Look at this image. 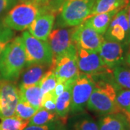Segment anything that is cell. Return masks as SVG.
Returning a JSON list of instances; mask_svg holds the SVG:
<instances>
[{"mask_svg": "<svg viewBox=\"0 0 130 130\" xmlns=\"http://www.w3.org/2000/svg\"><path fill=\"white\" fill-rule=\"evenodd\" d=\"M125 63L126 65L130 68V48L129 49L128 52L126 53L125 56Z\"/></svg>", "mask_w": 130, "mask_h": 130, "instance_id": "36", "label": "cell"}, {"mask_svg": "<svg viewBox=\"0 0 130 130\" xmlns=\"http://www.w3.org/2000/svg\"><path fill=\"white\" fill-rule=\"evenodd\" d=\"M111 74L93 77L95 86L86 106L89 110L101 116L121 113L116 101V93L121 88L116 84Z\"/></svg>", "mask_w": 130, "mask_h": 130, "instance_id": "1", "label": "cell"}, {"mask_svg": "<svg viewBox=\"0 0 130 130\" xmlns=\"http://www.w3.org/2000/svg\"><path fill=\"white\" fill-rule=\"evenodd\" d=\"M55 130H67V128L65 126V124H64L61 122H60L59 124L58 125V126L56 127V129Z\"/></svg>", "mask_w": 130, "mask_h": 130, "instance_id": "37", "label": "cell"}, {"mask_svg": "<svg viewBox=\"0 0 130 130\" xmlns=\"http://www.w3.org/2000/svg\"><path fill=\"white\" fill-rule=\"evenodd\" d=\"M19 0H0V25L7 13L14 5L18 4Z\"/></svg>", "mask_w": 130, "mask_h": 130, "instance_id": "30", "label": "cell"}, {"mask_svg": "<svg viewBox=\"0 0 130 130\" xmlns=\"http://www.w3.org/2000/svg\"><path fill=\"white\" fill-rule=\"evenodd\" d=\"M129 0H95L89 17L94 14L120 10L126 7Z\"/></svg>", "mask_w": 130, "mask_h": 130, "instance_id": "20", "label": "cell"}, {"mask_svg": "<svg viewBox=\"0 0 130 130\" xmlns=\"http://www.w3.org/2000/svg\"><path fill=\"white\" fill-rule=\"evenodd\" d=\"M67 83H65V82H62V81H58L57 80V83L56 85V87L54 90L52 95L54 98L56 100V98L59 97L60 95H61L63 92L65 90L66 87H67Z\"/></svg>", "mask_w": 130, "mask_h": 130, "instance_id": "33", "label": "cell"}, {"mask_svg": "<svg viewBox=\"0 0 130 130\" xmlns=\"http://www.w3.org/2000/svg\"><path fill=\"white\" fill-rule=\"evenodd\" d=\"M19 1H20V2H25V1H34V0H19Z\"/></svg>", "mask_w": 130, "mask_h": 130, "instance_id": "38", "label": "cell"}, {"mask_svg": "<svg viewBox=\"0 0 130 130\" xmlns=\"http://www.w3.org/2000/svg\"><path fill=\"white\" fill-rule=\"evenodd\" d=\"M124 45L116 41L104 40L99 48L98 54L107 67L113 70L125 62Z\"/></svg>", "mask_w": 130, "mask_h": 130, "instance_id": "13", "label": "cell"}, {"mask_svg": "<svg viewBox=\"0 0 130 130\" xmlns=\"http://www.w3.org/2000/svg\"><path fill=\"white\" fill-rule=\"evenodd\" d=\"M95 86L93 77L79 74L72 83L70 111L72 113L83 112L87 106L89 98Z\"/></svg>", "mask_w": 130, "mask_h": 130, "instance_id": "6", "label": "cell"}, {"mask_svg": "<svg viewBox=\"0 0 130 130\" xmlns=\"http://www.w3.org/2000/svg\"><path fill=\"white\" fill-rule=\"evenodd\" d=\"M19 101V88L13 82H0V119H4L14 116Z\"/></svg>", "mask_w": 130, "mask_h": 130, "instance_id": "11", "label": "cell"}, {"mask_svg": "<svg viewBox=\"0 0 130 130\" xmlns=\"http://www.w3.org/2000/svg\"><path fill=\"white\" fill-rule=\"evenodd\" d=\"M43 94L39 85L19 87V98L28 103L38 110L41 107Z\"/></svg>", "mask_w": 130, "mask_h": 130, "instance_id": "19", "label": "cell"}, {"mask_svg": "<svg viewBox=\"0 0 130 130\" xmlns=\"http://www.w3.org/2000/svg\"><path fill=\"white\" fill-rule=\"evenodd\" d=\"M119 10H113L111 12L94 14L86 19L84 23L95 30L99 34L103 36L107 30L113 16Z\"/></svg>", "mask_w": 130, "mask_h": 130, "instance_id": "18", "label": "cell"}, {"mask_svg": "<svg viewBox=\"0 0 130 130\" xmlns=\"http://www.w3.org/2000/svg\"><path fill=\"white\" fill-rule=\"evenodd\" d=\"M103 38L104 40L119 42L124 46L129 45L126 7L120 9L113 16Z\"/></svg>", "mask_w": 130, "mask_h": 130, "instance_id": "10", "label": "cell"}, {"mask_svg": "<svg viewBox=\"0 0 130 130\" xmlns=\"http://www.w3.org/2000/svg\"><path fill=\"white\" fill-rule=\"evenodd\" d=\"M60 122V121L58 120V121L51 122V123L47 124H45V125H28L24 129V130H55Z\"/></svg>", "mask_w": 130, "mask_h": 130, "instance_id": "32", "label": "cell"}, {"mask_svg": "<svg viewBox=\"0 0 130 130\" xmlns=\"http://www.w3.org/2000/svg\"><path fill=\"white\" fill-rule=\"evenodd\" d=\"M74 130H99L98 123L89 116H84L77 119L73 124Z\"/></svg>", "mask_w": 130, "mask_h": 130, "instance_id": "27", "label": "cell"}, {"mask_svg": "<svg viewBox=\"0 0 130 130\" xmlns=\"http://www.w3.org/2000/svg\"><path fill=\"white\" fill-rule=\"evenodd\" d=\"M116 101L121 113L126 117L130 123V90L121 88L116 93Z\"/></svg>", "mask_w": 130, "mask_h": 130, "instance_id": "24", "label": "cell"}, {"mask_svg": "<svg viewBox=\"0 0 130 130\" xmlns=\"http://www.w3.org/2000/svg\"><path fill=\"white\" fill-rule=\"evenodd\" d=\"M37 111V108L19 98V101L15 108L14 116L23 120H29Z\"/></svg>", "mask_w": 130, "mask_h": 130, "instance_id": "26", "label": "cell"}, {"mask_svg": "<svg viewBox=\"0 0 130 130\" xmlns=\"http://www.w3.org/2000/svg\"><path fill=\"white\" fill-rule=\"evenodd\" d=\"M58 81L74 82L79 75L77 61V48L73 45L68 51L52 62Z\"/></svg>", "mask_w": 130, "mask_h": 130, "instance_id": "7", "label": "cell"}, {"mask_svg": "<svg viewBox=\"0 0 130 130\" xmlns=\"http://www.w3.org/2000/svg\"><path fill=\"white\" fill-rule=\"evenodd\" d=\"M99 130H128L129 122L123 113L103 116L98 123Z\"/></svg>", "mask_w": 130, "mask_h": 130, "instance_id": "15", "label": "cell"}, {"mask_svg": "<svg viewBox=\"0 0 130 130\" xmlns=\"http://www.w3.org/2000/svg\"><path fill=\"white\" fill-rule=\"evenodd\" d=\"M36 2H37L38 4L41 5L43 7H46V5L51 1V0H34Z\"/></svg>", "mask_w": 130, "mask_h": 130, "instance_id": "35", "label": "cell"}, {"mask_svg": "<svg viewBox=\"0 0 130 130\" xmlns=\"http://www.w3.org/2000/svg\"><path fill=\"white\" fill-rule=\"evenodd\" d=\"M77 61L80 74L93 77L113 72L106 66L98 52L77 48Z\"/></svg>", "mask_w": 130, "mask_h": 130, "instance_id": "8", "label": "cell"}, {"mask_svg": "<svg viewBox=\"0 0 130 130\" xmlns=\"http://www.w3.org/2000/svg\"><path fill=\"white\" fill-rule=\"evenodd\" d=\"M29 120H23L13 116L2 119L0 122V130H24L28 125Z\"/></svg>", "mask_w": 130, "mask_h": 130, "instance_id": "25", "label": "cell"}, {"mask_svg": "<svg viewBox=\"0 0 130 130\" xmlns=\"http://www.w3.org/2000/svg\"><path fill=\"white\" fill-rule=\"evenodd\" d=\"M113 77L116 84L124 89L130 90V68L121 65L113 70Z\"/></svg>", "mask_w": 130, "mask_h": 130, "instance_id": "22", "label": "cell"}, {"mask_svg": "<svg viewBox=\"0 0 130 130\" xmlns=\"http://www.w3.org/2000/svg\"><path fill=\"white\" fill-rule=\"evenodd\" d=\"M103 41V36L99 34L84 22L74 27L72 41L77 48L98 53Z\"/></svg>", "mask_w": 130, "mask_h": 130, "instance_id": "9", "label": "cell"}, {"mask_svg": "<svg viewBox=\"0 0 130 130\" xmlns=\"http://www.w3.org/2000/svg\"><path fill=\"white\" fill-rule=\"evenodd\" d=\"M65 1L66 0H51L45 7L48 12H50L51 13L57 15Z\"/></svg>", "mask_w": 130, "mask_h": 130, "instance_id": "31", "label": "cell"}, {"mask_svg": "<svg viewBox=\"0 0 130 130\" xmlns=\"http://www.w3.org/2000/svg\"><path fill=\"white\" fill-rule=\"evenodd\" d=\"M2 80V77H1V75H0V82H1Z\"/></svg>", "mask_w": 130, "mask_h": 130, "instance_id": "40", "label": "cell"}, {"mask_svg": "<svg viewBox=\"0 0 130 130\" xmlns=\"http://www.w3.org/2000/svg\"><path fill=\"white\" fill-rule=\"evenodd\" d=\"M21 37L25 51V67L52 64L53 54L48 42L35 38L27 30H24Z\"/></svg>", "mask_w": 130, "mask_h": 130, "instance_id": "5", "label": "cell"}, {"mask_svg": "<svg viewBox=\"0 0 130 130\" xmlns=\"http://www.w3.org/2000/svg\"><path fill=\"white\" fill-rule=\"evenodd\" d=\"M74 28L56 27L52 30L47 42L53 54V61L61 56L74 45L72 41V32Z\"/></svg>", "mask_w": 130, "mask_h": 130, "instance_id": "12", "label": "cell"}, {"mask_svg": "<svg viewBox=\"0 0 130 130\" xmlns=\"http://www.w3.org/2000/svg\"><path fill=\"white\" fill-rule=\"evenodd\" d=\"M25 51L23 40L20 36L6 47L0 57V75L2 79L14 82L18 79L25 67Z\"/></svg>", "mask_w": 130, "mask_h": 130, "instance_id": "2", "label": "cell"}, {"mask_svg": "<svg viewBox=\"0 0 130 130\" xmlns=\"http://www.w3.org/2000/svg\"><path fill=\"white\" fill-rule=\"evenodd\" d=\"M56 113L47 111L44 108L38 109L36 113L29 119L28 125L41 126L58 121Z\"/></svg>", "mask_w": 130, "mask_h": 130, "instance_id": "21", "label": "cell"}, {"mask_svg": "<svg viewBox=\"0 0 130 130\" xmlns=\"http://www.w3.org/2000/svg\"><path fill=\"white\" fill-rule=\"evenodd\" d=\"M56 16L50 12H42L28 27V31L38 39L47 41L54 28Z\"/></svg>", "mask_w": 130, "mask_h": 130, "instance_id": "14", "label": "cell"}, {"mask_svg": "<svg viewBox=\"0 0 130 130\" xmlns=\"http://www.w3.org/2000/svg\"><path fill=\"white\" fill-rule=\"evenodd\" d=\"M129 48H130V44H129Z\"/></svg>", "mask_w": 130, "mask_h": 130, "instance_id": "41", "label": "cell"}, {"mask_svg": "<svg viewBox=\"0 0 130 130\" xmlns=\"http://www.w3.org/2000/svg\"><path fill=\"white\" fill-rule=\"evenodd\" d=\"M128 130H130V123L129 124V128H128Z\"/></svg>", "mask_w": 130, "mask_h": 130, "instance_id": "39", "label": "cell"}, {"mask_svg": "<svg viewBox=\"0 0 130 130\" xmlns=\"http://www.w3.org/2000/svg\"><path fill=\"white\" fill-rule=\"evenodd\" d=\"M126 7L127 11V18H128V24H129V41L130 43V0Z\"/></svg>", "mask_w": 130, "mask_h": 130, "instance_id": "34", "label": "cell"}, {"mask_svg": "<svg viewBox=\"0 0 130 130\" xmlns=\"http://www.w3.org/2000/svg\"><path fill=\"white\" fill-rule=\"evenodd\" d=\"M56 83H57V79L54 74V66L51 64L49 70L43 75V77H42L38 83L43 95H46L47 93H53L54 90L56 87Z\"/></svg>", "mask_w": 130, "mask_h": 130, "instance_id": "23", "label": "cell"}, {"mask_svg": "<svg viewBox=\"0 0 130 130\" xmlns=\"http://www.w3.org/2000/svg\"><path fill=\"white\" fill-rule=\"evenodd\" d=\"M15 32L13 30L0 26V57L6 47L14 39Z\"/></svg>", "mask_w": 130, "mask_h": 130, "instance_id": "28", "label": "cell"}, {"mask_svg": "<svg viewBox=\"0 0 130 130\" xmlns=\"http://www.w3.org/2000/svg\"><path fill=\"white\" fill-rule=\"evenodd\" d=\"M74 82H68L65 90L56 100V113L58 119L65 124L70 113L72 101V87Z\"/></svg>", "mask_w": 130, "mask_h": 130, "instance_id": "16", "label": "cell"}, {"mask_svg": "<svg viewBox=\"0 0 130 130\" xmlns=\"http://www.w3.org/2000/svg\"><path fill=\"white\" fill-rule=\"evenodd\" d=\"M50 67L51 64H32L27 67L22 74L20 86L38 85Z\"/></svg>", "mask_w": 130, "mask_h": 130, "instance_id": "17", "label": "cell"}, {"mask_svg": "<svg viewBox=\"0 0 130 130\" xmlns=\"http://www.w3.org/2000/svg\"><path fill=\"white\" fill-rule=\"evenodd\" d=\"M48 12L34 1H25L16 4L3 18L1 26L16 31H23L28 29L39 14Z\"/></svg>", "mask_w": 130, "mask_h": 130, "instance_id": "3", "label": "cell"}, {"mask_svg": "<svg viewBox=\"0 0 130 130\" xmlns=\"http://www.w3.org/2000/svg\"><path fill=\"white\" fill-rule=\"evenodd\" d=\"M95 0H66L58 14L56 27L74 28L88 18Z\"/></svg>", "mask_w": 130, "mask_h": 130, "instance_id": "4", "label": "cell"}, {"mask_svg": "<svg viewBox=\"0 0 130 130\" xmlns=\"http://www.w3.org/2000/svg\"><path fill=\"white\" fill-rule=\"evenodd\" d=\"M41 108H44L49 111L55 112L56 110V99L52 93H47L43 95Z\"/></svg>", "mask_w": 130, "mask_h": 130, "instance_id": "29", "label": "cell"}]
</instances>
